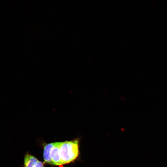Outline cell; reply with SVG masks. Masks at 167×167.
Wrapping results in <instances>:
<instances>
[{
  "label": "cell",
  "mask_w": 167,
  "mask_h": 167,
  "mask_svg": "<svg viewBox=\"0 0 167 167\" xmlns=\"http://www.w3.org/2000/svg\"><path fill=\"white\" fill-rule=\"evenodd\" d=\"M61 142H58L57 144L52 149L50 152V158L53 165L62 166L59 154V147Z\"/></svg>",
  "instance_id": "7a4b0ae2"
},
{
  "label": "cell",
  "mask_w": 167,
  "mask_h": 167,
  "mask_svg": "<svg viewBox=\"0 0 167 167\" xmlns=\"http://www.w3.org/2000/svg\"><path fill=\"white\" fill-rule=\"evenodd\" d=\"M38 161L34 156L27 154L24 157V167H35Z\"/></svg>",
  "instance_id": "277c9868"
},
{
  "label": "cell",
  "mask_w": 167,
  "mask_h": 167,
  "mask_svg": "<svg viewBox=\"0 0 167 167\" xmlns=\"http://www.w3.org/2000/svg\"><path fill=\"white\" fill-rule=\"evenodd\" d=\"M35 167H44V163L38 160Z\"/></svg>",
  "instance_id": "5b68a950"
},
{
  "label": "cell",
  "mask_w": 167,
  "mask_h": 167,
  "mask_svg": "<svg viewBox=\"0 0 167 167\" xmlns=\"http://www.w3.org/2000/svg\"><path fill=\"white\" fill-rule=\"evenodd\" d=\"M58 142L46 144L44 147L43 157L45 161L49 164L53 165L50 158V152L52 149L57 144Z\"/></svg>",
  "instance_id": "3957f363"
},
{
  "label": "cell",
  "mask_w": 167,
  "mask_h": 167,
  "mask_svg": "<svg viewBox=\"0 0 167 167\" xmlns=\"http://www.w3.org/2000/svg\"><path fill=\"white\" fill-rule=\"evenodd\" d=\"M59 154L62 165L73 161L79 154V139L62 142Z\"/></svg>",
  "instance_id": "6da1fadb"
}]
</instances>
